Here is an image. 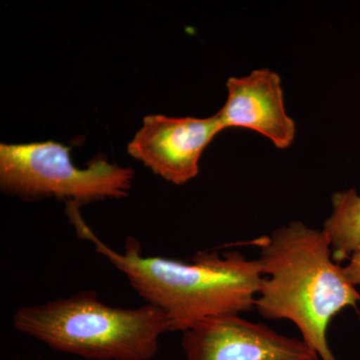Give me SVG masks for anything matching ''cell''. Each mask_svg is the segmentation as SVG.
<instances>
[{
	"instance_id": "cell-4",
	"label": "cell",
	"mask_w": 360,
	"mask_h": 360,
	"mask_svg": "<svg viewBox=\"0 0 360 360\" xmlns=\"http://www.w3.org/2000/svg\"><path fill=\"white\" fill-rule=\"evenodd\" d=\"M70 148L54 141L0 146V186L25 200L66 198L77 205L129 195L134 179L131 168L104 160L80 169Z\"/></svg>"
},
{
	"instance_id": "cell-2",
	"label": "cell",
	"mask_w": 360,
	"mask_h": 360,
	"mask_svg": "<svg viewBox=\"0 0 360 360\" xmlns=\"http://www.w3.org/2000/svg\"><path fill=\"white\" fill-rule=\"evenodd\" d=\"M262 277L255 309L264 319L290 321L321 360H338L329 347L331 321L360 295L333 258L323 231L291 221L253 241Z\"/></svg>"
},
{
	"instance_id": "cell-8",
	"label": "cell",
	"mask_w": 360,
	"mask_h": 360,
	"mask_svg": "<svg viewBox=\"0 0 360 360\" xmlns=\"http://www.w3.org/2000/svg\"><path fill=\"white\" fill-rule=\"evenodd\" d=\"M333 213L323 222L333 260L349 259L360 246V195L354 188L338 191L331 198Z\"/></svg>"
},
{
	"instance_id": "cell-9",
	"label": "cell",
	"mask_w": 360,
	"mask_h": 360,
	"mask_svg": "<svg viewBox=\"0 0 360 360\" xmlns=\"http://www.w3.org/2000/svg\"><path fill=\"white\" fill-rule=\"evenodd\" d=\"M349 262L343 266V272L352 285H360V246L349 257Z\"/></svg>"
},
{
	"instance_id": "cell-7",
	"label": "cell",
	"mask_w": 360,
	"mask_h": 360,
	"mask_svg": "<svg viewBox=\"0 0 360 360\" xmlns=\"http://www.w3.org/2000/svg\"><path fill=\"white\" fill-rule=\"evenodd\" d=\"M227 99L217 112L224 129L243 127L269 139L285 149L296 135L295 120L284 105L281 78L269 68L253 70L246 77L227 80Z\"/></svg>"
},
{
	"instance_id": "cell-1",
	"label": "cell",
	"mask_w": 360,
	"mask_h": 360,
	"mask_svg": "<svg viewBox=\"0 0 360 360\" xmlns=\"http://www.w3.org/2000/svg\"><path fill=\"white\" fill-rule=\"evenodd\" d=\"M66 212L78 238L91 243L146 303L167 314L170 331L182 333L206 319L255 309L264 277L257 259H248L238 251H202L189 262L146 257L134 238H127L124 250L118 252L87 226L77 205L68 202Z\"/></svg>"
},
{
	"instance_id": "cell-6",
	"label": "cell",
	"mask_w": 360,
	"mask_h": 360,
	"mask_svg": "<svg viewBox=\"0 0 360 360\" xmlns=\"http://www.w3.org/2000/svg\"><path fill=\"white\" fill-rule=\"evenodd\" d=\"M224 130L217 113L206 118L148 115L127 149L155 174L182 186L200 174L203 151Z\"/></svg>"
},
{
	"instance_id": "cell-5",
	"label": "cell",
	"mask_w": 360,
	"mask_h": 360,
	"mask_svg": "<svg viewBox=\"0 0 360 360\" xmlns=\"http://www.w3.org/2000/svg\"><path fill=\"white\" fill-rule=\"evenodd\" d=\"M186 360H319L302 338L276 333L240 314L219 315L182 333Z\"/></svg>"
},
{
	"instance_id": "cell-3",
	"label": "cell",
	"mask_w": 360,
	"mask_h": 360,
	"mask_svg": "<svg viewBox=\"0 0 360 360\" xmlns=\"http://www.w3.org/2000/svg\"><path fill=\"white\" fill-rule=\"evenodd\" d=\"M13 323L58 352L91 360L151 359L170 331L167 314L155 305L112 307L94 291L21 307Z\"/></svg>"
}]
</instances>
